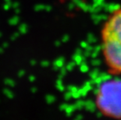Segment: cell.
Listing matches in <instances>:
<instances>
[{
	"label": "cell",
	"mask_w": 121,
	"mask_h": 120,
	"mask_svg": "<svg viewBox=\"0 0 121 120\" xmlns=\"http://www.w3.org/2000/svg\"><path fill=\"white\" fill-rule=\"evenodd\" d=\"M101 53L108 73L121 75V6L108 15L100 30Z\"/></svg>",
	"instance_id": "1"
},
{
	"label": "cell",
	"mask_w": 121,
	"mask_h": 120,
	"mask_svg": "<svg viewBox=\"0 0 121 120\" xmlns=\"http://www.w3.org/2000/svg\"><path fill=\"white\" fill-rule=\"evenodd\" d=\"M95 104L102 116L121 119V80H110L101 84L95 95Z\"/></svg>",
	"instance_id": "2"
}]
</instances>
